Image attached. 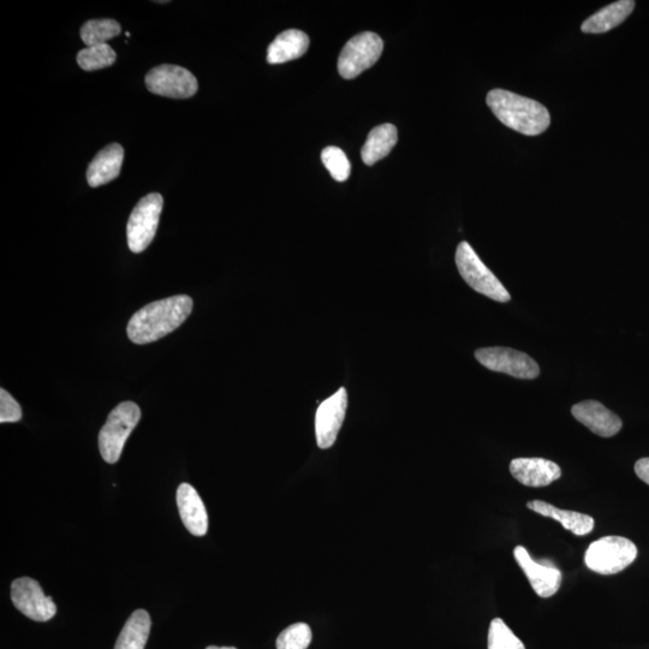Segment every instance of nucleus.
<instances>
[{
  "mask_svg": "<svg viewBox=\"0 0 649 649\" xmlns=\"http://www.w3.org/2000/svg\"><path fill=\"white\" fill-rule=\"evenodd\" d=\"M193 311V300L187 295L150 303L129 320L127 333L135 344H148L168 336L186 321Z\"/></svg>",
  "mask_w": 649,
  "mask_h": 649,
  "instance_id": "f257e3e1",
  "label": "nucleus"
},
{
  "mask_svg": "<svg viewBox=\"0 0 649 649\" xmlns=\"http://www.w3.org/2000/svg\"><path fill=\"white\" fill-rule=\"evenodd\" d=\"M487 105L500 122L523 135L543 134L551 124L550 112L543 104L504 89L488 93Z\"/></svg>",
  "mask_w": 649,
  "mask_h": 649,
  "instance_id": "f03ea898",
  "label": "nucleus"
},
{
  "mask_svg": "<svg viewBox=\"0 0 649 649\" xmlns=\"http://www.w3.org/2000/svg\"><path fill=\"white\" fill-rule=\"evenodd\" d=\"M140 419L141 410L134 402H123L112 410L99 433L100 455L105 462H118L125 443Z\"/></svg>",
  "mask_w": 649,
  "mask_h": 649,
  "instance_id": "7ed1b4c3",
  "label": "nucleus"
},
{
  "mask_svg": "<svg viewBox=\"0 0 649 649\" xmlns=\"http://www.w3.org/2000/svg\"><path fill=\"white\" fill-rule=\"evenodd\" d=\"M637 547L627 538L604 537L589 545L585 563L589 570L600 575H616L634 563Z\"/></svg>",
  "mask_w": 649,
  "mask_h": 649,
  "instance_id": "20e7f679",
  "label": "nucleus"
},
{
  "mask_svg": "<svg viewBox=\"0 0 649 649\" xmlns=\"http://www.w3.org/2000/svg\"><path fill=\"white\" fill-rule=\"evenodd\" d=\"M456 265L464 282L479 294L490 297L497 302H509L511 296L492 271L482 263L479 255L468 242L458 244L456 250Z\"/></svg>",
  "mask_w": 649,
  "mask_h": 649,
  "instance_id": "39448f33",
  "label": "nucleus"
},
{
  "mask_svg": "<svg viewBox=\"0 0 649 649\" xmlns=\"http://www.w3.org/2000/svg\"><path fill=\"white\" fill-rule=\"evenodd\" d=\"M163 206V196L158 193L146 195L135 206L127 226L128 246L133 253H142L150 247L157 234Z\"/></svg>",
  "mask_w": 649,
  "mask_h": 649,
  "instance_id": "423d86ee",
  "label": "nucleus"
},
{
  "mask_svg": "<svg viewBox=\"0 0 649 649\" xmlns=\"http://www.w3.org/2000/svg\"><path fill=\"white\" fill-rule=\"evenodd\" d=\"M383 50L384 43L378 34L365 32L355 35L343 47L341 55H339V75L343 79H355L379 61Z\"/></svg>",
  "mask_w": 649,
  "mask_h": 649,
  "instance_id": "0eeeda50",
  "label": "nucleus"
},
{
  "mask_svg": "<svg viewBox=\"0 0 649 649\" xmlns=\"http://www.w3.org/2000/svg\"><path fill=\"white\" fill-rule=\"evenodd\" d=\"M145 81L148 91L172 99L192 98L199 89L196 77L178 65H159L146 75Z\"/></svg>",
  "mask_w": 649,
  "mask_h": 649,
  "instance_id": "6e6552de",
  "label": "nucleus"
},
{
  "mask_svg": "<svg viewBox=\"0 0 649 649\" xmlns=\"http://www.w3.org/2000/svg\"><path fill=\"white\" fill-rule=\"evenodd\" d=\"M475 357L490 371L518 379H535L540 374L538 363L522 351L502 347L482 348L475 351Z\"/></svg>",
  "mask_w": 649,
  "mask_h": 649,
  "instance_id": "1a4fd4ad",
  "label": "nucleus"
},
{
  "mask_svg": "<svg viewBox=\"0 0 649 649\" xmlns=\"http://www.w3.org/2000/svg\"><path fill=\"white\" fill-rule=\"evenodd\" d=\"M11 600L17 610L35 622L50 621L57 612L52 598L45 595L38 581L29 577H21L13 582Z\"/></svg>",
  "mask_w": 649,
  "mask_h": 649,
  "instance_id": "9d476101",
  "label": "nucleus"
},
{
  "mask_svg": "<svg viewBox=\"0 0 649 649\" xmlns=\"http://www.w3.org/2000/svg\"><path fill=\"white\" fill-rule=\"evenodd\" d=\"M347 408L348 394L344 387L320 404L315 415V434L320 449H330L335 445Z\"/></svg>",
  "mask_w": 649,
  "mask_h": 649,
  "instance_id": "9b49d317",
  "label": "nucleus"
},
{
  "mask_svg": "<svg viewBox=\"0 0 649 649\" xmlns=\"http://www.w3.org/2000/svg\"><path fill=\"white\" fill-rule=\"evenodd\" d=\"M514 557L539 597L551 598L559 591L562 585V573L555 565L549 561L534 562L523 546L515 547Z\"/></svg>",
  "mask_w": 649,
  "mask_h": 649,
  "instance_id": "f8f14e48",
  "label": "nucleus"
},
{
  "mask_svg": "<svg viewBox=\"0 0 649 649\" xmlns=\"http://www.w3.org/2000/svg\"><path fill=\"white\" fill-rule=\"evenodd\" d=\"M574 418L599 437L610 438L622 430L621 418L597 401H583L571 409Z\"/></svg>",
  "mask_w": 649,
  "mask_h": 649,
  "instance_id": "ddd939ff",
  "label": "nucleus"
},
{
  "mask_svg": "<svg viewBox=\"0 0 649 649\" xmlns=\"http://www.w3.org/2000/svg\"><path fill=\"white\" fill-rule=\"evenodd\" d=\"M510 473L522 485L546 487L561 478L562 469L545 458H515L510 463Z\"/></svg>",
  "mask_w": 649,
  "mask_h": 649,
  "instance_id": "4468645a",
  "label": "nucleus"
},
{
  "mask_svg": "<svg viewBox=\"0 0 649 649\" xmlns=\"http://www.w3.org/2000/svg\"><path fill=\"white\" fill-rule=\"evenodd\" d=\"M177 505L188 532L195 537H204L208 531V515L198 491L192 485H180L177 490Z\"/></svg>",
  "mask_w": 649,
  "mask_h": 649,
  "instance_id": "2eb2a0df",
  "label": "nucleus"
},
{
  "mask_svg": "<svg viewBox=\"0 0 649 649\" xmlns=\"http://www.w3.org/2000/svg\"><path fill=\"white\" fill-rule=\"evenodd\" d=\"M123 159L124 150L121 145L111 144L106 146L88 166L87 181L89 186L97 188L116 180L121 174Z\"/></svg>",
  "mask_w": 649,
  "mask_h": 649,
  "instance_id": "dca6fc26",
  "label": "nucleus"
},
{
  "mask_svg": "<svg viewBox=\"0 0 649 649\" xmlns=\"http://www.w3.org/2000/svg\"><path fill=\"white\" fill-rule=\"evenodd\" d=\"M527 506L528 509L541 516L558 521L567 531L577 537H585L594 529V518L580 514V512L558 509L555 505L543 502V500H532V502H528Z\"/></svg>",
  "mask_w": 649,
  "mask_h": 649,
  "instance_id": "f3484780",
  "label": "nucleus"
},
{
  "mask_svg": "<svg viewBox=\"0 0 649 649\" xmlns=\"http://www.w3.org/2000/svg\"><path fill=\"white\" fill-rule=\"evenodd\" d=\"M633 0H619L607 5L582 23L581 31L586 34L607 33L628 19L635 9Z\"/></svg>",
  "mask_w": 649,
  "mask_h": 649,
  "instance_id": "a211bd4d",
  "label": "nucleus"
},
{
  "mask_svg": "<svg viewBox=\"0 0 649 649\" xmlns=\"http://www.w3.org/2000/svg\"><path fill=\"white\" fill-rule=\"evenodd\" d=\"M309 47V38L299 29H289L278 37L267 50V62L283 64L305 56Z\"/></svg>",
  "mask_w": 649,
  "mask_h": 649,
  "instance_id": "6ab92c4d",
  "label": "nucleus"
},
{
  "mask_svg": "<svg viewBox=\"0 0 649 649\" xmlns=\"http://www.w3.org/2000/svg\"><path fill=\"white\" fill-rule=\"evenodd\" d=\"M398 133L394 124H381L369 133L361 150L363 163L373 165L389 156L397 144Z\"/></svg>",
  "mask_w": 649,
  "mask_h": 649,
  "instance_id": "aec40b11",
  "label": "nucleus"
},
{
  "mask_svg": "<svg viewBox=\"0 0 649 649\" xmlns=\"http://www.w3.org/2000/svg\"><path fill=\"white\" fill-rule=\"evenodd\" d=\"M151 617L145 610H136L118 636L115 649H145L151 633Z\"/></svg>",
  "mask_w": 649,
  "mask_h": 649,
  "instance_id": "412c9836",
  "label": "nucleus"
},
{
  "mask_svg": "<svg viewBox=\"0 0 649 649\" xmlns=\"http://www.w3.org/2000/svg\"><path fill=\"white\" fill-rule=\"evenodd\" d=\"M121 32L122 27L115 20H91L82 26L81 39L87 47H91L106 44V41L118 37Z\"/></svg>",
  "mask_w": 649,
  "mask_h": 649,
  "instance_id": "4be33fe9",
  "label": "nucleus"
},
{
  "mask_svg": "<svg viewBox=\"0 0 649 649\" xmlns=\"http://www.w3.org/2000/svg\"><path fill=\"white\" fill-rule=\"evenodd\" d=\"M117 55L110 45L101 44L86 47L77 55V64L85 71L109 68L115 64Z\"/></svg>",
  "mask_w": 649,
  "mask_h": 649,
  "instance_id": "5701e85b",
  "label": "nucleus"
},
{
  "mask_svg": "<svg viewBox=\"0 0 649 649\" xmlns=\"http://www.w3.org/2000/svg\"><path fill=\"white\" fill-rule=\"evenodd\" d=\"M488 649H526L502 618H494L488 630Z\"/></svg>",
  "mask_w": 649,
  "mask_h": 649,
  "instance_id": "b1692460",
  "label": "nucleus"
},
{
  "mask_svg": "<svg viewBox=\"0 0 649 649\" xmlns=\"http://www.w3.org/2000/svg\"><path fill=\"white\" fill-rule=\"evenodd\" d=\"M321 160H323L326 169L329 170L333 180L337 182H345L348 180L351 172V164L347 154L338 147H326L321 152Z\"/></svg>",
  "mask_w": 649,
  "mask_h": 649,
  "instance_id": "393cba45",
  "label": "nucleus"
},
{
  "mask_svg": "<svg viewBox=\"0 0 649 649\" xmlns=\"http://www.w3.org/2000/svg\"><path fill=\"white\" fill-rule=\"evenodd\" d=\"M312 642V630L306 623H296L283 630L277 639V649H307Z\"/></svg>",
  "mask_w": 649,
  "mask_h": 649,
  "instance_id": "a878e982",
  "label": "nucleus"
},
{
  "mask_svg": "<svg viewBox=\"0 0 649 649\" xmlns=\"http://www.w3.org/2000/svg\"><path fill=\"white\" fill-rule=\"evenodd\" d=\"M22 419V409L15 398L4 389L0 390V422H19Z\"/></svg>",
  "mask_w": 649,
  "mask_h": 649,
  "instance_id": "bb28decb",
  "label": "nucleus"
},
{
  "mask_svg": "<svg viewBox=\"0 0 649 649\" xmlns=\"http://www.w3.org/2000/svg\"><path fill=\"white\" fill-rule=\"evenodd\" d=\"M635 473L645 484L649 485V457L641 458L636 462Z\"/></svg>",
  "mask_w": 649,
  "mask_h": 649,
  "instance_id": "cd10ccee",
  "label": "nucleus"
},
{
  "mask_svg": "<svg viewBox=\"0 0 649 649\" xmlns=\"http://www.w3.org/2000/svg\"><path fill=\"white\" fill-rule=\"evenodd\" d=\"M206 649H237L235 647H217V646H210L207 647Z\"/></svg>",
  "mask_w": 649,
  "mask_h": 649,
  "instance_id": "c85d7f7f",
  "label": "nucleus"
}]
</instances>
